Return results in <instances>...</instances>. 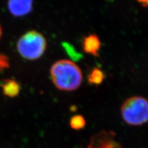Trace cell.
I'll return each instance as SVG.
<instances>
[{"label": "cell", "mask_w": 148, "mask_h": 148, "mask_svg": "<svg viewBox=\"0 0 148 148\" xmlns=\"http://www.w3.org/2000/svg\"><path fill=\"white\" fill-rule=\"evenodd\" d=\"M105 78L106 75L104 71L99 67H95L88 75L87 80L90 84L99 86L104 82Z\"/></svg>", "instance_id": "obj_8"}, {"label": "cell", "mask_w": 148, "mask_h": 148, "mask_svg": "<svg viewBox=\"0 0 148 148\" xmlns=\"http://www.w3.org/2000/svg\"><path fill=\"white\" fill-rule=\"evenodd\" d=\"M62 46L67 54L74 61H78V60H80L81 58H82V56L77 53L75 48L71 44L64 42L62 43Z\"/></svg>", "instance_id": "obj_10"}, {"label": "cell", "mask_w": 148, "mask_h": 148, "mask_svg": "<svg viewBox=\"0 0 148 148\" xmlns=\"http://www.w3.org/2000/svg\"><path fill=\"white\" fill-rule=\"evenodd\" d=\"M8 6L9 11L13 16H24L32 11L33 0H8Z\"/></svg>", "instance_id": "obj_5"}, {"label": "cell", "mask_w": 148, "mask_h": 148, "mask_svg": "<svg viewBox=\"0 0 148 148\" xmlns=\"http://www.w3.org/2000/svg\"><path fill=\"white\" fill-rule=\"evenodd\" d=\"M82 49L85 53L93 56L95 57L99 56V52L101 47V43L99 36L96 34H89L83 39Z\"/></svg>", "instance_id": "obj_6"}, {"label": "cell", "mask_w": 148, "mask_h": 148, "mask_svg": "<svg viewBox=\"0 0 148 148\" xmlns=\"http://www.w3.org/2000/svg\"><path fill=\"white\" fill-rule=\"evenodd\" d=\"M47 42L45 37L36 30L26 32L18 39L17 49L21 56L27 60H36L45 53Z\"/></svg>", "instance_id": "obj_3"}, {"label": "cell", "mask_w": 148, "mask_h": 148, "mask_svg": "<svg viewBox=\"0 0 148 148\" xmlns=\"http://www.w3.org/2000/svg\"><path fill=\"white\" fill-rule=\"evenodd\" d=\"M138 3L141 4L143 6L148 7V0H137Z\"/></svg>", "instance_id": "obj_12"}, {"label": "cell", "mask_w": 148, "mask_h": 148, "mask_svg": "<svg viewBox=\"0 0 148 148\" xmlns=\"http://www.w3.org/2000/svg\"><path fill=\"white\" fill-rule=\"evenodd\" d=\"M9 67L8 59L6 56L0 54V72Z\"/></svg>", "instance_id": "obj_11"}, {"label": "cell", "mask_w": 148, "mask_h": 148, "mask_svg": "<svg viewBox=\"0 0 148 148\" xmlns=\"http://www.w3.org/2000/svg\"><path fill=\"white\" fill-rule=\"evenodd\" d=\"M1 34H2V30H1V26H0V38H1Z\"/></svg>", "instance_id": "obj_13"}, {"label": "cell", "mask_w": 148, "mask_h": 148, "mask_svg": "<svg viewBox=\"0 0 148 148\" xmlns=\"http://www.w3.org/2000/svg\"><path fill=\"white\" fill-rule=\"evenodd\" d=\"M71 128L75 130L83 129L86 125V120L81 115H75L72 116L69 122Z\"/></svg>", "instance_id": "obj_9"}, {"label": "cell", "mask_w": 148, "mask_h": 148, "mask_svg": "<svg viewBox=\"0 0 148 148\" xmlns=\"http://www.w3.org/2000/svg\"><path fill=\"white\" fill-rule=\"evenodd\" d=\"M50 76L54 86L64 91L77 90L83 81L81 69L73 61L67 59L55 62L51 67Z\"/></svg>", "instance_id": "obj_1"}, {"label": "cell", "mask_w": 148, "mask_h": 148, "mask_svg": "<svg viewBox=\"0 0 148 148\" xmlns=\"http://www.w3.org/2000/svg\"><path fill=\"white\" fill-rule=\"evenodd\" d=\"M3 93L6 96L14 98L19 94L21 86L19 83L12 79L3 80L0 83Z\"/></svg>", "instance_id": "obj_7"}, {"label": "cell", "mask_w": 148, "mask_h": 148, "mask_svg": "<svg viewBox=\"0 0 148 148\" xmlns=\"http://www.w3.org/2000/svg\"><path fill=\"white\" fill-rule=\"evenodd\" d=\"M114 132H101L91 139L88 148H122L121 145L115 140Z\"/></svg>", "instance_id": "obj_4"}, {"label": "cell", "mask_w": 148, "mask_h": 148, "mask_svg": "<svg viewBox=\"0 0 148 148\" xmlns=\"http://www.w3.org/2000/svg\"><path fill=\"white\" fill-rule=\"evenodd\" d=\"M123 121L131 126H140L148 122V101L140 96L127 98L120 108Z\"/></svg>", "instance_id": "obj_2"}]
</instances>
